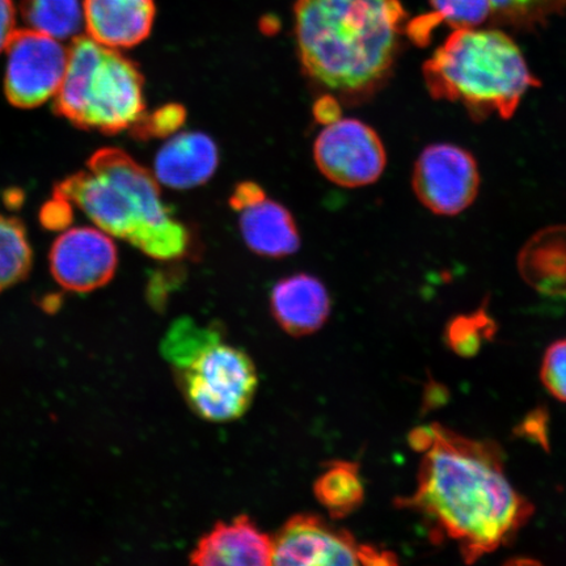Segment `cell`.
<instances>
[{"label": "cell", "instance_id": "2", "mask_svg": "<svg viewBox=\"0 0 566 566\" xmlns=\"http://www.w3.org/2000/svg\"><path fill=\"white\" fill-rule=\"evenodd\" d=\"M294 17L304 74L344 102L384 86L409 21L400 0H296Z\"/></svg>", "mask_w": 566, "mask_h": 566}, {"label": "cell", "instance_id": "21", "mask_svg": "<svg viewBox=\"0 0 566 566\" xmlns=\"http://www.w3.org/2000/svg\"><path fill=\"white\" fill-rule=\"evenodd\" d=\"M32 258L23 223L17 218L0 214V293L28 277Z\"/></svg>", "mask_w": 566, "mask_h": 566}, {"label": "cell", "instance_id": "1", "mask_svg": "<svg viewBox=\"0 0 566 566\" xmlns=\"http://www.w3.org/2000/svg\"><path fill=\"white\" fill-rule=\"evenodd\" d=\"M409 443L422 454L419 475L412 494L396 505L421 515L431 535L454 543L465 563L512 542L533 516L534 505L506 475L497 443L438 423L415 429Z\"/></svg>", "mask_w": 566, "mask_h": 566}, {"label": "cell", "instance_id": "26", "mask_svg": "<svg viewBox=\"0 0 566 566\" xmlns=\"http://www.w3.org/2000/svg\"><path fill=\"white\" fill-rule=\"evenodd\" d=\"M265 197L264 189L258 186L256 182L244 181L240 182L235 190H233L230 205L233 210L240 211L264 200Z\"/></svg>", "mask_w": 566, "mask_h": 566}, {"label": "cell", "instance_id": "5", "mask_svg": "<svg viewBox=\"0 0 566 566\" xmlns=\"http://www.w3.org/2000/svg\"><path fill=\"white\" fill-rule=\"evenodd\" d=\"M144 86L136 63L117 49L77 35L69 48L66 74L54 109L82 129L122 133L145 115Z\"/></svg>", "mask_w": 566, "mask_h": 566}, {"label": "cell", "instance_id": "23", "mask_svg": "<svg viewBox=\"0 0 566 566\" xmlns=\"http://www.w3.org/2000/svg\"><path fill=\"white\" fill-rule=\"evenodd\" d=\"M497 324L485 307H480L471 314L459 315L446 328V343L459 357L471 358L492 342Z\"/></svg>", "mask_w": 566, "mask_h": 566}, {"label": "cell", "instance_id": "25", "mask_svg": "<svg viewBox=\"0 0 566 566\" xmlns=\"http://www.w3.org/2000/svg\"><path fill=\"white\" fill-rule=\"evenodd\" d=\"M541 379L555 399L566 402V338L552 344L544 354Z\"/></svg>", "mask_w": 566, "mask_h": 566}, {"label": "cell", "instance_id": "14", "mask_svg": "<svg viewBox=\"0 0 566 566\" xmlns=\"http://www.w3.org/2000/svg\"><path fill=\"white\" fill-rule=\"evenodd\" d=\"M275 322L290 336L315 334L331 315V296L321 280L306 273L275 283L271 294Z\"/></svg>", "mask_w": 566, "mask_h": 566}, {"label": "cell", "instance_id": "20", "mask_svg": "<svg viewBox=\"0 0 566 566\" xmlns=\"http://www.w3.org/2000/svg\"><path fill=\"white\" fill-rule=\"evenodd\" d=\"M21 13L30 30L60 41L73 38L83 23L80 0H23Z\"/></svg>", "mask_w": 566, "mask_h": 566}, {"label": "cell", "instance_id": "22", "mask_svg": "<svg viewBox=\"0 0 566 566\" xmlns=\"http://www.w3.org/2000/svg\"><path fill=\"white\" fill-rule=\"evenodd\" d=\"M494 24L533 32L566 11V0H490Z\"/></svg>", "mask_w": 566, "mask_h": 566}, {"label": "cell", "instance_id": "29", "mask_svg": "<svg viewBox=\"0 0 566 566\" xmlns=\"http://www.w3.org/2000/svg\"><path fill=\"white\" fill-rule=\"evenodd\" d=\"M523 434L531 438V440H535L541 442L543 446H546V416L543 412L531 413L525 422L522 423Z\"/></svg>", "mask_w": 566, "mask_h": 566}, {"label": "cell", "instance_id": "15", "mask_svg": "<svg viewBox=\"0 0 566 566\" xmlns=\"http://www.w3.org/2000/svg\"><path fill=\"white\" fill-rule=\"evenodd\" d=\"M219 166L218 146L208 134H174L155 158V179L163 186L186 190L202 186Z\"/></svg>", "mask_w": 566, "mask_h": 566}, {"label": "cell", "instance_id": "24", "mask_svg": "<svg viewBox=\"0 0 566 566\" xmlns=\"http://www.w3.org/2000/svg\"><path fill=\"white\" fill-rule=\"evenodd\" d=\"M186 118L187 111L182 105L168 104L150 115H144L132 129L138 138L172 137L186 123Z\"/></svg>", "mask_w": 566, "mask_h": 566}, {"label": "cell", "instance_id": "7", "mask_svg": "<svg viewBox=\"0 0 566 566\" xmlns=\"http://www.w3.org/2000/svg\"><path fill=\"white\" fill-rule=\"evenodd\" d=\"M273 565H364L398 564L392 552L359 543L349 531L329 525L321 516H292L273 536Z\"/></svg>", "mask_w": 566, "mask_h": 566}, {"label": "cell", "instance_id": "18", "mask_svg": "<svg viewBox=\"0 0 566 566\" xmlns=\"http://www.w3.org/2000/svg\"><path fill=\"white\" fill-rule=\"evenodd\" d=\"M314 494L332 520H344L356 513L365 501V485L358 464L335 460L325 465L315 480Z\"/></svg>", "mask_w": 566, "mask_h": 566}, {"label": "cell", "instance_id": "6", "mask_svg": "<svg viewBox=\"0 0 566 566\" xmlns=\"http://www.w3.org/2000/svg\"><path fill=\"white\" fill-rule=\"evenodd\" d=\"M166 349L184 399L200 419L235 421L251 408L259 375L244 350L221 342L211 331L196 329L195 325L175 328Z\"/></svg>", "mask_w": 566, "mask_h": 566}, {"label": "cell", "instance_id": "13", "mask_svg": "<svg viewBox=\"0 0 566 566\" xmlns=\"http://www.w3.org/2000/svg\"><path fill=\"white\" fill-rule=\"evenodd\" d=\"M157 15L155 0H84L83 20L88 38L111 49L144 42Z\"/></svg>", "mask_w": 566, "mask_h": 566}, {"label": "cell", "instance_id": "19", "mask_svg": "<svg viewBox=\"0 0 566 566\" xmlns=\"http://www.w3.org/2000/svg\"><path fill=\"white\" fill-rule=\"evenodd\" d=\"M433 13L408 23L407 34L416 44L429 41L430 32L440 23L454 30L478 28L491 19L490 0H429Z\"/></svg>", "mask_w": 566, "mask_h": 566}, {"label": "cell", "instance_id": "28", "mask_svg": "<svg viewBox=\"0 0 566 566\" xmlns=\"http://www.w3.org/2000/svg\"><path fill=\"white\" fill-rule=\"evenodd\" d=\"M314 115L318 123L325 125L337 122L342 118L338 98L332 95H325L315 103Z\"/></svg>", "mask_w": 566, "mask_h": 566}, {"label": "cell", "instance_id": "27", "mask_svg": "<svg viewBox=\"0 0 566 566\" xmlns=\"http://www.w3.org/2000/svg\"><path fill=\"white\" fill-rule=\"evenodd\" d=\"M17 31L15 6L12 0H0V53L6 52Z\"/></svg>", "mask_w": 566, "mask_h": 566}, {"label": "cell", "instance_id": "10", "mask_svg": "<svg viewBox=\"0 0 566 566\" xmlns=\"http://www.w3.org/2000/svg\"><path fill=\"white\" fill-rule=\"evenodd\" d=\"M413 192L437 216L454 217L475 202L480 172L475 157L452 144L423 148L412 172Z\"/></svg>", "mask_w": 566, "mask_h": 566}, {"label": "cell", "instance_id": "9", "mask_svg": "<svg viewBox=\"0 0 566 566\" xmlns=\"http://www.w3.org/2000/svg\"><path fill=\"white\" fill-rule=\"evenodd\" d=\"M318 171L344 188L371 186L387 166L379 134L356 118H338L325 125L314 145Z\"/></svg>", "mask_w": 566, "mask_h": 566}, {"label": "cell", "instance_id": "8", "mask_svg": "<svg viewBox=\"0 0 566 566\" xmlns=\"http://www.w3.org/2000/svg\"><path fill=\"white\" fill-rule=\"evenodd\" d=\"M4 92L13 106L38 108L59 94L69 49L60 40L33 30L17 31L6 49Z\"/></svg>", "mask_w": 566, "mask_h": 566}, {"label": "cell", "instance_id": "17", "mask_svg": "<svg viewBox=\"0 0 566 566\" xmlns=\"http://www.w3.org/2000/svg\"><path fill=\"white\" fill-rule=\"evenodd\" d=\"M518 269L523 281L535 292L566 296V226H552L522 248Z\"/></svg>", "mask_w": 566, "mask_h": 566}, {"label": "cell", "instance_id": "16", "mask_svg": "<svg viewBox=\"0 0 566 566\" xmlns=\"http://www.w3.org/2000/svg\"><path fill=\"white\" fill-rule=\"evenodd\" d=\"M239 212L240 231L254 253L277 259L300 250L298 228L292 212L281 203L265 197Z\"/></svg>", "mask_w": 566, "mask_h": 566}, {"label": "cell", "instance_id": "3", "mask_svg": "<svg viewBox=\"0 0 566 566\" xmlns=\"http://www.w3.org/2000/svg\"><path fill=\"white\" fill-rule=\"evenodd\" d=\"M54 198L82 210L97 229L153 259H181L189 231L163 202L155 176L119 148H102L83 171L55 187Z\"/></svg>", "mask_w": 566, "mask_h": 566}, {"label": "cell", "instance_id": "11", "mask_svg": "<svg viewBox=\"0 0 566 566\" xmlns=\"http://www.w3.org/2000/svg\"><path fill=\"white\" fill-rule=\"evenodd\" d=\"M49 264L55 282L67 292H95L115 277L117 247L101 229H70L55 239Z\"/></svg>", "mask_w": 566, "mask_h": 566}, {"label": "cell", "instance_id": "4", "mask_svg": "<svg viewBox=\"0 0 566 566\" xmlns=\"http://www.w3.org/2000/svg\"><path fill=\"white\" fill-rule=\"evenodd\" d=\"M422 75L431 97L462 104L479 119L513 117L528 90L541 86L511 35L493 28L454 30L424 61Z\"/></svg>", "mask_w": 566, "mask_h": 566}, {"label": "cell", "instance_id": "12", "mask_svg": "<svg viewBox=\"0 0 566 566\" xmlns=\"http://www.w3.org/2000/svg\"><path fill=\"white\" fill-rule=\"evenodd\" d=\"M193 565L261 566L273 563V536L250 516L218 522L205 534L189 557Z\"/></svg>", "mask_w": 566, "mask_h": 566}]
</instances>
